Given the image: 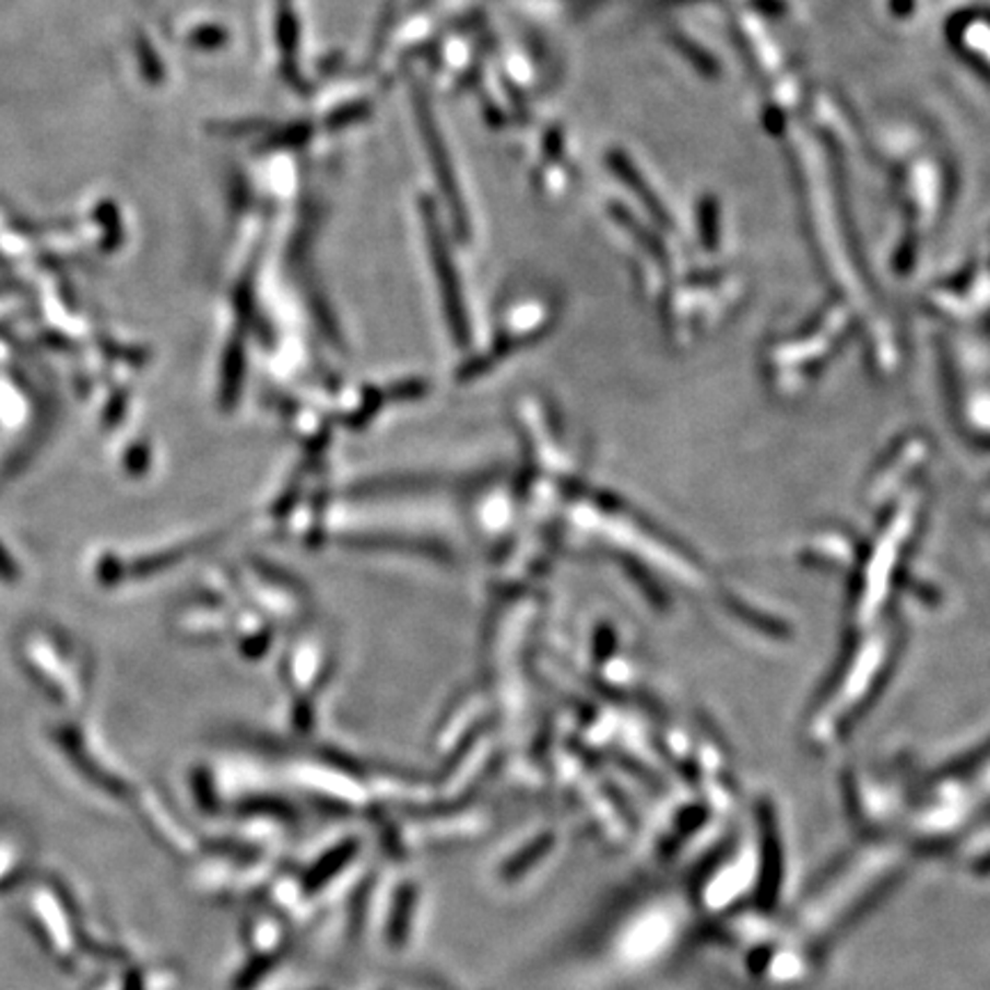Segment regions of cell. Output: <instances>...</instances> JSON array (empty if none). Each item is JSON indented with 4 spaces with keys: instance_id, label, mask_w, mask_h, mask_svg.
Returning a JSON list of instances; mask_svg holds the SVG:
<instances>
[{
    "instance_id": "3957f363",
    "label": "cell",
    "mask_w": 990,
    "mask_h": 990,
    "mask_svg": "<svg viewBox=\"0 0 990 990\" xmlns=\"http://www.w3.org/2000/svg\"><path fill=\"white\" fill-rule=\"evenodd\" d=\"M278 42L282 54V72L292 81L298 83V67H296V46H298V23L296 12L292 8V0H280L278 5Z\"/></svg>"
},
{
    "instance_id": "6da1fadb",
    "label": "cell",
    "mask_w": 990,
    "mask_h": 990,
    "mask_svg": "<svg viewBox=\"0 0 990 990\" xmlns=\"http://www.w3.org/2000/svg\"><path fill=\"white\" fill-rule=\"evenodd\" d=\"M411 97H413V108H415V120H417V127H420L424 143H427V154H429V161H432L434 175H436V179H438V184L443 188L445 202L450 204V211L455 214V219H459L457 223L465 225L463 198H461L459 184H457V177H455V170H452V158H450V152H447L445 138H443V133L438 129V122H436L432 106L427 102V94H424V90L417 83H413Z\"/></svg>"
},
{
    "instance_id": "7a4b0ae2",
    "label": "cell",
    "mask_w": 990,
    "mask_h": 990,
    "mask_svg": "<svg viewBox=\"0 0 990 990\" xmlns=\"http://www.w3.org/2000/svg\"><path fill=\"white\" fill-rule=\"evenodd\" d=\"M33 915L35 922H39L42 938L60 958H74L76 942L72 935V927H69V919L64 908L58 904V897L49 892H35L33 897Z\"/></svg>"
},
{
    "instance_id": "277c9868",
    "label": "cell",
    "mask_w": 990,
    "mask_h": 990,
    "mask_svg": "<svg viewBox=\"0 0 990 990\" xmlns=\"http://www.w3.org/2000/svg\"><path fill=\"white\" fill-rule=\"evenodd\" d=\"M14 860H16L14 846H0V883H5V879L10 876V871L16 864Z\"/></svg>"
}]
</instances>
